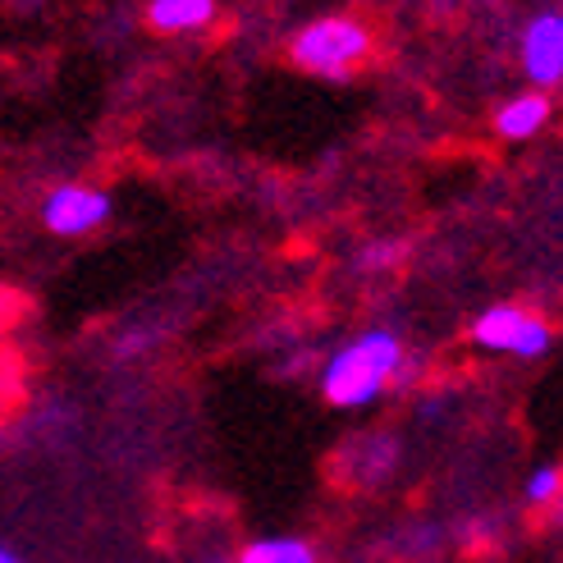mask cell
I'll use <instances>...</instances> for the list:
<instances>
[{
	"label": "cell",
	"mask_w": 563,
	"mask_h": 563,
	"mask_svg": "<svg viewBox=\"0 0 563 563\" xmlns=\"http://www.w3.org/2000/svg\"><path fill=\"white\" fill-rule=\"evenodd\" d=\"M399 372H404V344H399V334L367 330V334H357L353 344H344L340 353L325 362L321 394H325V404L353 412V408L376 404L380 394L394 385V376H399Z\"/></svg>",
	"instance_id": "1"
},
{
	"label": "cell",
	"mask_w": 563,
	"mask_h": 563,
	"mask_svg": "<svg viewBox=\"0 0 563 563\" xmlns=\"http://www.w3.org/2000/svg\"><path fill=\"white\" fill-rule=\"evenodd\" d=\"M522 65H527V78L541 82V88L563 78V14H541L527 23Z\"/></svg>",
	"instance_id": "5"
},
{
	"label": "cell",
	"mask_w": 563,
	"mask_h": 563,
	"mask_svg": "<svg viewBox=\"0 0 563 563\" xmlns=\"http://www.w3.org/2000/svg\"><path fill=\"white\" fill-rule=\"evenodd\" d=\"M367 51H372V33L353 19H340V14L307 23L289 46L294 65L307 74H321V78H344Z\"/></svg>",
	"instance_id": "2"
},
{
	"label": "cell",
	"mask_w": 563,
	"mask_h": 563,
	"mask_svg": "<svg viewBox=\"0 0 563 563\" xmlns=\"http://www.w3.org/2000/svg\"><path fill=\"white\" fill-rule=\"evenodd\" d=\"M10 317H14V298H10L5 289H0V330L10 325Z\"/></svg>",
	"instance_id": "10"
},
{
	"label": "cell",
	"mask_w": 563,
	"mask_h": 563,
	"mask_svg": "<svg viewBox=\"0 0 563 563\" xmlns=\"http://www.w3.org/2000/svg\"><path fill=\"white\" fill-rule=\"evenodd\" d=\"M472 340L486 353H514V357H545L554 344V330L545 317L527 312V307L499 302L490 312H482L472 321Z\"/></svg>",
	"instance_id": "3"
},
{
	"label": "cell",
	"mask_w": 563,
	"mask_h": 563,
	"mask_svg": "<svg viewBox=\"0 0 563 563\" xmlns=\"http://www.w3.org/2000/svg\"><path fill=\"white\" fill-rule=\"evenodd\" d=\"M559 495H563V467L559 463H541L537 472L527 476V504H559Z\"/></svg>",
	"instance_id": "9"
},
{
	"label": "cell",
	"mask_w": 563,
	"mask_h": 563,
	"mask_svg": "<svg viewBox=\"0 0 563 563\" xmlns=\"http://www.w3.org/2000/svg\"><path fill=\"white\" fill-rule=\"evenodd\" d=\"M110 211H115L110 192L88 188V184H60L42 202V224L55 239H82V234L101 230V224L110 220Z\"/></svg>",
	"instance_id": "4"
},
{
	"label": "cell",
	"mask_w": 563,
	"mask_h": 563,
	"mask_svg": "<svg viewBox=\"0 0 563 563\" xmlns=\"http://www.w3.org/2000/svg\"><path fill=\"white\" fill-rule=\"evenodd\" d=\"M545 120H550V101L541 92H522L514 101H504V110L495 115V133L522 143V137H537L545 129Z\"/></svg>",
	"instance_id": "6"
},
{
	"label": "cell",
	"mask_w": 563,
	"mask_h": 563,
	"mask_svg": "<svg viewBox=\"0 0 563 563\" xmlns=\"http://www.w3.org/2000/svg\"><path fill=\"white\" fill-rule=\"evenodd\" d=\"M0 563H23V554H19L14 545H5V541H0Z\"/></svg>",
	"instance_id": "11"
},
{
	"label": "cell",
	"mask_w": 563,
	"mask_h": 563,
	"mask_svg": "<svg viewBox=\"0 0 563 563\" xmlns=\"http://www.w3.org/2000/svg\"><path fill=\"white\" fill-rule=\"evenodd\" d=\"M19 5H23V10H27V5H42V0H19Z\"/></svg>",
	"instance_id": "12"
},
{
	"label": "cell",
	"mask_w": 563,
	"mask_h": 563,
	"mask_svg": "<svg viewBox=\"0 0 563 563\" xmlns=\"http://www.w3.org/2000/svg\"><path fill=\"white\" fill-rule=\"evenodd\" d=\"M234 563H321V559H317V545L302 537H262V541H247Z\"/></svg>",
	"instance_id": "8"
},
{
	"label": "cell",
	"mask_w": 563,
	"mask_h": 563,
	"mask_svg": "<svg viewBox=\"0 0 563 563\" xmlns=\"http://www.w3.org/2000/svg\"><path fill=\"white\" fill-rule=\"evenodd\" d=\"M216 19V0H152L147 23L156 33H192Z\"/></svg>",
	"instance_id": "7"
}]
</instances>
